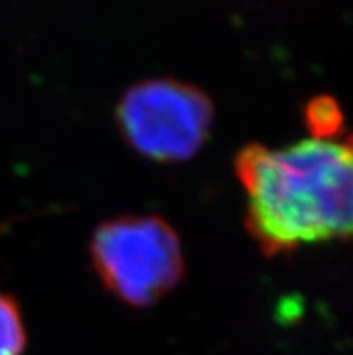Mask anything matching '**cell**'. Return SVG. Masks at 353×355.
<instances>
[{
	"label": "cell",
	"instance_id": "6da1fadb",
	"mask_svg": "<svg viewBox=\"0 0 353 355\" xmlns=\"http://www.w3.org/2000/svg\"><path fill=\"white\" fill-rule=\"evenodd\" d=\"M236 175L247 193V230L268 257L352 233L350 141L249 144L236 155Z\"/></svg>",
	"mask_w": 353,
	"mask_h": 355
},
{
	"label": "cell",
	"instance_id": "7a4b0ae2",
	"mask_svg": "<svg viewBox=\"0 0 353 355\" xmlns=\"http://www.w3.org/2000/svg\"><path fill=\"white\" fill-rule=\"evenodd\" d=\"M92 261L105 287L132 306H150L173 291L184 272L180 240L159 216H121L99 225Z\"/></svg>",
	"mask_w": 353,
	"mask_h": 355
},
{
	"label": "cell",
	"instance_id": "3957f363",
	"mask_svg": "<svg viewBox=\"0 0 353 355\" xmlns=\"http://www.w3.org/2000/svg\"><path fill=\"white\" fill-rule=\"evenodd\" d=\"M117 123L130 146L144 157L188 161L209 135L213 103L206 92L189 83L148 80L123 96Z\"/></svg>",
	"mask_w": 353,
	"mask_h": 355
},
{
	"label": "cell",
	"instance_id": "277c9868",
	"mask_svg": "<svg viewBox=\"0 0 353 355\" xmlns=\"http://www.w3.org/2000/svg\"><path fill=\"white\" fill-rule=\"evenodd\" d=\"M304 119L312 139L332 141L343 130V112L339 105L328 96L312 99L304 110Z\"/></svg>",
	"mask_w": 353,
	"mask_h": 355
},
{
	"label": "cell",
	"instance_id": "5b68a950",
	"mask_svg": "<svg viewBox=\"0 0 353 355\" xmlns=\"http://www.w3.org/2000/svg\"><path fill=\"white\" fill-rule=\"evenodd\" d=\"M26 341L20 306L11 296L0 294V355H22Z\"/></svg>",
	"mask_w": 353,
	"mask_h": 355
}]
</instances>
